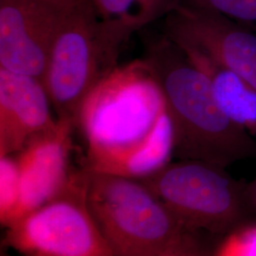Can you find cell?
<instances>
[{"label": "cell", "mask_w": 256, "mask_h": 256, "mask_svg": "<svg viewBox=\"0 0 256 256\" xmlns=\"http://www.w3.org/2000/svg\"><path fill=\"white\" fill-rule=\"evenodd\" d=\"M44 82L0 68V156L16 155L37 135L54 128Z\"/></svg>", "instance_id": "10"}, {"label": "cell", "mask_w": 256, "mask_h": 256, "mask_svg": "<svg viewBox=\"0 0 256 256\" xmlns=\"http://www.w3.org/2000/svg\"><path fill=\"white\" fill-rule=\"evenodd\" d=\"M256 32V0H188Z\"/></svg>", "instance_id": "15"}, {"label": "cell", "mask_w": 256, "mask_h": 256, "mask_svg": "<svg viewBox=\"0 0 256 256\" xmlns=\"http://www.w3.org/2000/svg\"></svg>", "instance_id": "18"}, {"label": "cell", "mask_w": 256, "mask_h": 256, "mask_svg": "<svg viewBox=\"0 0 256 256\" xmlns=\"http://www.w3.org/2000/svg\"><path fill=\"white\" fill-rule=\"evenodd\" d=\"M86 203L114 256H153L190 230L138 178L90 170Z\"/></svg>", "instance_id": "4"}, {"label": "cell", "mask_w": 256, "mask_h": 256, "mask_svg": "<svg viewBox=\"0 0 256 256\" xmlns=\"http://www.w3.org/2000/svg\"><path fill=\"white\" fill-rule=\"evenodd\" d=\"M90 170H72L54 198L6 228L3 244L25 256H114L86 203Z\"/></svg>", "instance_id": "6"}, {"label": "cell", "mask_w": 256, "mask_h": 256, "mask_svg": "<svg viewBox=\"0 0 256 256\" xmlns=\"http://www.w3.org/2000/svg\"><path fill=\"white\" fill-rule=\"evenodd\" d=\"M102 18L124 23L140 30L164 19L184 0H92Z\"/></svg>", "instance_id": "12"}, {"label": "cell", "mask_w": 256, "mask_h": 256, "mask_svg": "<svg viewBox=\"0 0 256 256\" xmlns=\"http://www.w3.org/2000/svg\"><path fill=\"white\" fill-rule=\"evenodd\" d=\"M74 128L72 120L58 119L54 128L32 138L16 154L20 200L14 222L50 202L64 187L72 172L68 158Z\"/></svg>", "instance_id": "9"}, {"label": "cell", "mask_w": 256, "mask_h": 256, "mask_svg": "<svg viewBox=\"0 0 256 256\" xmlns=\"http://www.w3.org/2000/svg\"><path fill=\"white\" fill-rule=\"evenodd\" d=\"M81 0H0V68L40 79L60 28Z\"/></svg>", "instance_id": "8"}, {"label": "cell", "mask_w": 256, "mask_h": 256, "mask_svg": "<svg viewBox=\"0 0 256 256\" xmlns=\"http://www.w3.org/2000/svg\"><path fill=\"white\" fill-rule=\"evenodd\" d=\"M20 200V178L16 155L0 156V221L5 228L14 222Z\"/></svg>", "instance_id": "14"}, {"label": "cell", "mask_w": 256, "mask_h": 256, "mask_svg": "<svg viewBox=\"0 0 256 256\" xmlns=\"http://www.w3.org/2000/svg\"><path fill=\"white\" fill-rule=\"evenodd\" d=\"M205 232L187 230L182 238L153 256H212V242Z\"/></svg>", "instance_id": "16"}, {"label": "cell", "mask_w": 256, "mask_h": 256, "mask_svg": "<svg viewBox=\"0 0 256 256\" xmlns=\"http://www.w3.org/2000/svg\"><path fill=\"white\" fill-rule=\"evenodd\" d=\"M164 34L186 54L202 56L256 88V32L188 0L164 18Z\"/></svg>", "instance_id": "7"}, {"label": "cell", "mask_w": 256, "mask_h": 256, "mask_svg": "<svg viewBox=\"0 0 256 256\" xmlns=\"http://www.w3.org/2000/svg\"><path fill=\"white\" fill-rule=\"evenodd\" d=\"M247 196L252 212L256 216V176L250 182L247 183Z\"/></svg>", "instance_id": "17"}, {"label": "cell", "mask_w": 256, "mask_h": 256, "mask_svg": "<svg viewBox=\"0 0 256 256\" xmlns=\"http://www.w3.org/2000/svg\"><path fill=\"white\" fill-rule=\"evenodd\" d=\"M135 32L102 18L92 0L74 6L55 38L43 78L57 119L77 126L82 102L118 66L122 48Z\"/></svg>", "instance_id": "3"}, {"label": "cell", "mask_w": 256, "mask_h": 256, "mask_svg": "<svg viewBox=\"0 0 256 256\" xmlns=\"http://www.w3.org/2000/svg\"><path fill=\"white\" fill-rule=\"evenodd\" d=\"M212 256H256V216L214 238Z\"/></svg>", "instance_id": "13"}, {"label": "cell", "mask_w": 256, "mask_h": 256, "mask_svg": "<svg viewBox=\"0 0 256 256\" xmlns=\"http://www.w3.org/2000/svg\"><path fill=\"white\" fill-rule=\"evenodd\" d=\"M144 57L164 99L173 156L228 167L256 156V138L221 110L210 80L165 34L144 39Z\"/></svg>", "instance_id": "2"}, {"label": "cell", "mask_w": 256, "mask_h": 256, "mask_svg": "<svg viewBox=\"0 0 256 256\" xmlns=\"http://www.w3.org/2000/svg\"><path fill=\"white\" fill-rule=\"evenodd\" d=\"M186 229L220 236L254 216L247 182L225 167L194 160L170 162L140 180Z\"/></svg>", "instance_id": "5"}, {"label": "cell", "mask_w": 256, "mask_h": 256, "mask_svg": "<svg viewBox=\"0 0 256 256\" xmlns=\"http://www.w3.org/2000/svg\"><path fill=\"white\" fill-rule=\"evenodd\" d=\"M76 126L92 172L142 180L174 158L164 99L144 58L117 66L93 88Z\"/></svg>", "instance_id": "1"}, {"label": "cell", "mask_w": 256, "mask_h": 256, "mask_svg": "<svg viewBox=\"0 0 256 256\" xmlns=\"http://www.w3.org/2000/svg\"><path fill=\"white\" fill-rule=\"evenodd\" d=\"M186 54L210 80L221 110L256 138V88L238 74L202 56Z\"/></svg>", "instance_id": "11"}]
</instances>
